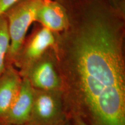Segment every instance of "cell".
<instances>
[{"mask_svg": "<svg viewBox=\"0 0 125 125\" xmlns=\"http://www.w3.org/2000/svg\"><path fill=\"white\" fill-rule=\"evenodd\" d=\"M125 48L118 39L90 32L57 49L67 118L87 125H125Z\"/></svg>", "mask_w": 125, "mask_h": 125, "instance_id": "6da1fadb", "label": "cell"}, {"mask_svg": "<svg viewBox=\"0 0 125 125\" xmlns=\"http://www.w3.org/2000/svg\"><path fill=\"white\" fill-rule=\"evenodd\" d=\"M42 0H20L4 13L8 24L10 44L6 65L14 60L26 38L30 26L34 23L36 13Z\"/></svg>", "mask_w": 125, "mask_h": 125, "instance_id": "7a4b0ae2", "label": "cell"}, {"mask_svg": "<svg viewBox=\"0 0 125 125\" xmlns=\"http://www.w3.org/2000/svg\"><path fill=\"white\" fill-rule=\"evenodd\" d=\"M67 119L61 90L34 89L32 109L26 125H62Z\"/></svg>", "mask_w": 125, "mask_h": 125, "instance_id": "3957f363", "label": "cell"}, {"mask_svg": "<svg viewBox=\"0 0 125 125\" xmlns=\"http://www.w3.org/2000/svg\"><path fill=\"white\" fill-rule=\"evenodd\" d=\"M34 23L31 33L26 37L13 62L21 77L31 64L47 50L54 48L56 43L55 33L38 23Z\"/></svg>", "mask_w": 125, "mask_h": 125, "instance_id": "277c9868", "label": "cell"}, {"mask_svg": "<svg viewBox=\"0 0 125 125\" xmlns=\"http://www.w3.org/2000/svg\"><path fill=\"white\" fill-rule=\"evenodd\" d=\"M22 78H27L34 89L61 90L62 80L53 48L32 63Z\"/></svg>", "mask_w": 125, "mask_h": 125, "instance_id": "5b68a950", "label": "cell"}, {"mask_svg": "<svg viewBox=\"0 0 125 125\" xmlns=\"http://www.w3.org/2000/svg\"><path fill=\"white\" fill-rule=\"evenodd\" d=\"M34 89L26 78H22L19 92L11 105L3 116L0 123L23 125L30 119L34 100Z\"/></svg>", "mask_w": 125, "mask_h": 125, "instance_id": "8992f818", "label": "cell"}, {"mask_svg": "<svg viewBox=\"0 0 125 125\" xmlns=\"http://www.w3.org/2000/svg\"><path fill=\"white\" fill-rule=\"evenodd\" d=\"M34 23H38L54 33L64 30L68 25L65 9L56 0H42L36 13Z\"/></svg>", "mask_w": 125, "mask_h": 125, "instance_id": "52a82bcc", "label": "cell"}, {"mask_svg": "<svg viewBox=\"0 0 125 125\" xmlns=\"http://www.w3.org/2000/svg\"><path fill=\"white\" fill-rule=\"evenodd\" d=\"M22 77L13 65H7L0 75V118L11 105L19 92Z\"/></svg>", "mask_w": 125, "mask_h": 125, "instance_id": "ba28073f", "label": "cell"}, {"mask_svg": "<svg viewBox=\"0 0 125 125\" xmlns=\"http://www.w3.org/2000/svg\"><path fill=\"white\" fill-rule=\"evenodd\" d=\"M10 44L8 24L4 14L0 16V75L6 66V58Z\"/></svg>", "mask_w": 125, "mask_h": 125, "instance_id": "9c48e42d", "label": "cell"}, {"mask_svg": "<svg viewBox=\"0 0 125 125\" xmlns=\"http://www.w3.org/2000/svg\"><path fill=\"white\" fill-rule=\"evenodd\" d=\"M20 0H0V16Z\"/></svg>", "mask_w": 125, "mask_h": 125, "instance_id": "30bf717a", "label": "cell"}, {"mask_svg": "<svg viewBox=\"0 0 125 125\" xmlns=\"http://www.w3.org/2000/svg\"><path fill=\"white\" fill-rule=\"evenodd\" d=\"M118 11L125 15V0H107Z\"/></svg>", "mask_w": 125, "mask_h": 125, "instance_id": "8fae6325", "label": "cell"}, {"mask_svg": "<svg viewBox=\"0 0 125 125\" xmlns=\"http://www.w3.org/2000/svg\"><path fill=\"white\" fill-rule=\"evenodd\" d=\"M71 122V125H87L85 122H83L80 118L74 117V118H68Z\"/></svg>", "mask_w": 125, "mask_h": 125, "instance_id": "7c38bea8", "label": "cell"}, {"mask_svg": "<svg viewBox=\"0 0 125 125\" xmlns=\"http://www.w3.org/2000/svg\"><path fill=\"white\" fill-rule=\"evenodd\" d=\"M62 125H71V122H70V120L68 118L67 119V121H65V122Z\"/></svg>", "mask_w": 125, "mask_h": 125, "instance_id": "4fadbf2b", "label": "cell"}, {"mask_svg": "<svg viewBox=\"0 0 125 125\" xmlns=\"http://www.w3.org/2000/svg\"><path fill=\"white\" fill-rule=\"evenodd\" d=\"M0 125H5V124H2V123H0ZM27 125L25 124V125Z\"/></svg>", "mask_w": 125, "mask_h": 125, "instance_id": "5bb4252c", "label": "cell"}]
</instances>
